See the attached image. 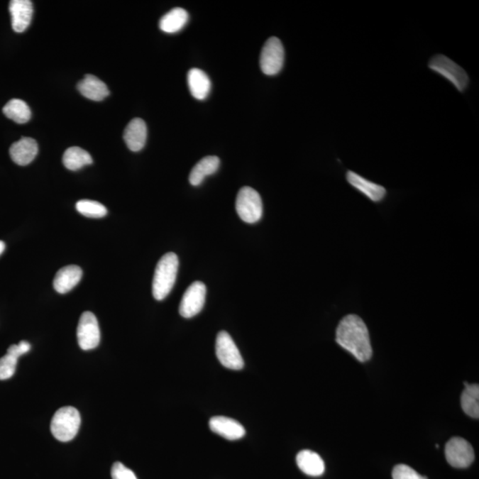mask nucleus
I'll return each instance as SVG.
<instances>
[{"instance_id": "f257e3e1", "label": "nucleus", "mask_w": 479, "mask_h": 479, "mask_svg": "<svg viewBox=\"0 0 479 479\" xmlns=\"http://www.w3.org/2000/svg\"><path fill=\"white\" fill-rule=\"evenodd\" d=\"M336 341L358 361L370 360L373 351L368 329L358 316L347 315L340 321L336 329Z\"/></svg>"}, {"instance_id": "f03ea898", "label": "nucleus", "mask_w": 479, "mask_h": 479, "mask_svg": "<svg viewBox=\"0 0 479 479\" xmlns=\"http://www.w3.org/2000/svg\"><path fill=\"white\" fill-rule=\"evenodd\" d=\"M179 264V258L173 252L163 255L160 259L156 265L152 285L153 296L156 300L165 299L173 289Z\"/></svg>"}, {"instance_id": "7ed1b4c3", "label": "nucleus", "mask_w": 479, "mask_h": 479, "mask_svg": "<svg viewBox=\"0 0 479 479\" xmlns=\"http://www.w3.org/2000/svg\"><path fill=\"white\" fill-rule=\"evenodd\" d=\"M80 424V414L76 408L62 407L53 415L51 422V432L59 441H70L77 436Z\"/></svg>"}, {"instance_id": "20e7f679", "label": "nucleus", "mask_w": 479, "mask_h": 479, "mask_svg": "<svg viewBox=\"0 0 479 479\" xmlns=\"http://www.w3.org/2000/svg\"><path fill=\"white\" fill-rule=\"evenodd\" d=\"M236 208L238 216L244 222L254 224L262 218V199L252 187H243L238 192Z\"/></svg>"}, {"instance_id": "39448f33", "label": "nucleus", "mask_w": 479, "mask_h": 479, "mask_svg": "<svg viewBox=\"0 0 479 479\" xmlns=\"http://www.w3.org/2000/svg\"><path fill=\"white\" fill-rule=\"evenodd\" d=\"M429 67L448 80L458 91L463 92L467 88L470 79L466 71L448 57L443 55H435L429 60Z\"/></svg>"}, {"instance_id": "423d86ee", "label": "nucleus", "mask_w": 479, "mask_h": 479, "mask_svg": "<svg viewBox=\"0 0 479 479\" xmlns=\"http://www.w3.org/2000/svg\"><path fill=\"white\" fill-rule=\"evenodd\" d=\"M216 354L220 363L226 368L241 370L244 367L240 351L232 337L226 331L219 332L216 336Z\"/></svg>"}, {"instance_id": "0eeeda50", "label": "nucleus", "mask_w": 479, "mask_h": 479, "mask_svg": "<svg viewBox=\"0 0 479 479\" xmlns=\"http://www.w3.org/2000/svg\"><path fill=\"white\" fill-rule=\"evenodd\" d=\"M285 51L282 43L278 38L268 39L261 51L260 67L263 73L268 76H275L282 70Z\"/></svg>"}, {"instance_id": "6e6552de", "label": "nucleus", "mask_w": 479, "mask_h": 479, "mask_svg": "<svg viewBox=\"0 0 479 479\" xmlns=\"http://www.w3.org/2000/svg\"><path fill=\"white\" fill-rule=\"evenodd\" d=\"M77 342L82 350L95 349L101 341L98 319L91 312H84L81 315L77 326Z\"/></svg>"}, {"instance_id": "1a4fd4ad", "label": "nucleus", "mask_w": 479, "mask_h": 479, "mask_svg": "<svg viewBox=\"0 0 479 479\" xmlns=\"http://www.w3.org/2000/svg\"><path fill=\"white\" fill-rule=\"evenodd\" d=\"M445 453L447 463L453 468H468L475 459L473 447L459 436H454L446 443Z\"/></svg>"}, {"instance_id": "9d476101", "label": "nucleus", "mask_w": 479, "mask_h": 479, "mask_svg": "<svg viewBox=\"0 0 479 479\" xmlns=\"http://www.w3.org/2000/svg\"><path fill=\"white\" fill-rule=\"evenodd\" d=\"M206 298V286L202 282H194L187 287L180 305V314L186 319L193 318L202 310Z\"/></svg>"}, {"instance_id": "9b49d317", "label": "nucleus", "mask_w": 479, "mask_h": 479, "mask_svg": "<svg viewBox=\"0 0 479 479\" xmlns=\"http://www.w3.org/2000/svg\"><path fill=\"white\" fill-rule=\"evenodd\" d=\"M209 425L213 432L229 440L240 439L246 434V431L239 422L226 417H212Z\"/></svg>"}, {"instance_id": "f8f14e48", "label": "nucleus", "mask_w": 479, "mask_h": 479, "mask_svg": "<svg viewBox=\"0 0 479 479\" xmlns=\"http://www.w3.org/2000/svg\"><path fill=\"white\" fill-rule=\"evenodd\" d=\"M9 11L13 31L21 33L26 31L33 16V5L30 0H12Z\"/></svg>"}, {"instance_id": "ddd939ff", "label": "nucleus", "mask_w": 479, "mask_h": 479, "mask_svg": "<svg viewBox=\"0 0 479 479\" xmlns=\"http://www.w3.org/2000/svg\"><path fill=\"white\" fill-rule=\"evenodd\" d=\"M10 156L18 165H30L37 156L38 145L37 141L32 138H21L10 148Z\"/></svg>"}, {"instance_id": "4468645a", "label": "nucleus", "mask_w": 479, "mask_h": 479, "mask_svg": "<svg viewBox=\"0 0 479 479\" xmlns=\"http://www.w3.org/2000/svg\"><path fill=\"white\" fill-rule=\"evenodd\" d=\"M147 124L141 119L131 121L124 130L123 140L131 151H141L147 141Z\"/></svg>"}, {"instance_id": "2eb2a0df", "label": "nucleus", "mask_w": 479, "mask_h": 479, "mask_svg": "<svg viewBox=\"0 0 479 479\" xmlns=\"http://www.w3.org/2000/svg\"><path fill=\"white\" fill-rule=\"evenodd\" d=\"M83 271L77 265H67L57 272L53 280V287L60 294H66L79 283Z\"/></svg>"}, {"instance_id": "dca6fc26", "label": "nucleus", "mask_w": 479, "mask_h": 479, "mask_svg": "<svg viewBox=\"0 0 479 479\" xmlns=\"http://www.w3.org/2000/svg\"><path fill=\"white\" fill-rule=\"evenodd\" d=\"M347 181L357 190L364 194L365 197L373 202H380L385 198L386 194L385 188L378 184L371 182L365 177L358 175L353 172H347Z\"/></svg>"}, {"instance_id": "f3484780", "label": "nucleus", "mask_w": 479, "mask_h": 479, "mask_svg": "<svg viewBox=\"0 0 479 479\" xmlns=\"http://www.w3.org/2000/svg\"><path fill=\"white\" fill-rule=\"evenodd\" d=\"M78 91L85 98L94 101H101L109 95V90L104 82L94 75L88 74L77 84Z\"/></svg>"}, {"instance_id": "a211bd4d", "label": "nucleus", "mask_w": 479, "mask_h": 479, "mask_svg": "<svg viewBox=\"0 0 479 479\" xmlns=\"http://www.w3.org/2000/svg\"><path fill=\"white\" fill-rule=\"evenodd\" d=\"M187 84L192 96L199 101L207 98L211 92V82L204 70H190L187 74Z\"/></svg>"}, {"instance_id": "6ab92c4d", "label": "nucleus", "mask_w": 479, "mask_h": 479, "mask_svg": "<svg viewBox=\"0 0 479 479\" xmlns=\"http://www.w3.org/2000/svg\"><path fill=\"white\" fill-rule=\"evenodd\" d=\"M297 464L301 471L311 477H319L325 471V463L317 453L303 450L297 453Z\"/></svg>"}, {"instance_id": "aec40b11", "label": "nucleus", "mask_w": 479, "mask_h": 479, "mask_svg": "<svg viewBox=\"0 0 479 479\" xmlns=\"http://www.w3.org/2000/svg\"><path fill=\"white\" fill-rule=\"evenodd\" d=\"M220 160L218 156L209 155L199 161L192 169L189 175V182L192 186H199L206 177L212 175L219 170Z\"/></svg>"}, {"instance_id": "412c9836", "label": "nucleus", "mask_w": 479, "mask_h": 479, "mask_svg": "<svg viewBox=\"0 0 479 479\" xmlns=\"http://www.w3.org/2000/svg\"><path fill=\"white\" fill-rule=\"evenodd\" d=\"M189 16L186 10L176 7L165 14L159 21L160 30L165 33H176L186 26Z\"/></svg>"}, {"instance_id": "4be33fe9", "label": "nucleus", "mask_w": 479, "mask_h": 479, "mask_svg": "<svg viewBox=\"0 0 479 479\" xmlns=\"http://www.w3.org/2000/svg\"><path fill=\"white\" fill-rule=\"evenodd\" d=\"M465 389L461 393V404L464 413L472 418L479 417V386L464 382Z\"/></svg>"}, {"instance_id": "5701e85b", "label": "nucleus", "mask_w": 479, "mask_h": 479, "mask_svg": "<svg viewBox=\"0 0 479 479\" xmlns=\"http://www.w3.org/2000/svg\"><path fill=\"white\" fill-rule=\"evenodd\" d=\"M62 162L67 170H77L85 165H92V158L83 148L71 147L64 153Z\"/></svg>"}, {"instance_id": "b1692460", "label": "nucleus", "mask_w": 479, "mask_h": 479, "mask_svg": "<svg viewBox=\"0 0 479 479\" xmlns=\"http://www.w3.org/2000/svg\"><path fill=\"white\" fill-rule=\"evenodd\" d=\"M3 112L9 119L20 124L26 123L31 119L30 106L19 99H13L7 102L4 106Z\"/></svg>"}, {"instance_id": "393cba45", "label": "nucleus", "mask_w": 479, "mask_h": 479, "mask_svg": "<svg viewBox=\"0 0 479 479\" xmlns=\"http://www.w3.org/2000/svg\"><path fill=\"white\" fill-rule=\"evenodd\" d=\"M77 211L87 218H103L108 213V209L101 202L92 200L78 201L76 204Z\"/></svg>"}, {"instance_id": "a878e982", "label": "nucleus", "mask_w": 479, "mask_h": 479, "mask_svg": "<svg viewBox=\"0 0 479 479\" xmlns=\"http://www.w3.org/2000/svg\"><path fill=\"white\" fill-rule=\"evenodd\" d=\"M18 358L6 353L0 358V380H7L14 375L17 367Z\"/></svg>"}, {"instance_id": "bb28decb", "label": "nucleus", "mask_w": 479, "mask_h": 479, "mask_svg": "<svg viewBox=\"0 0 479 479\" xmlns=\"http://www.w3.org/2000/svg\"><path fill=\"white\" fill-rule=\"evenodd\" d=\"M393 479H428L424 475L417 473V471L407 465L400 464L394 467L392 470Z\"/></svg>"}, {"instance_id": "cd10ccee", "label": "nucleus", "mask_w": 479, "mask_h": 479, "mask_svg": "<svg viewBox=\"0 0 479 479\" xmlns=\"http://www.w3.org/2000/svg\"><path fill=\"white\" fill-rule=\"evenodd\" d=\"M112 479H138L133 470L124 466L123 463H115L111 468Z\"/></svg>"}, {"instance_id": "c85d7f7f", "label": "nucleus", "mask_w": 479, "mask_h": 479, "mask_svg": "<svg viewBox=\"0 0 479 479\" xmlns=\"http://www.w3.org/2000/svg\"><path fill=\"white\" fill-rule=\"evenodd\" d=\"M31 349L30 343L27 341H21L18 344H13L7 350V353L13 355V357L19 358L21 355L26 354Z\"/></svg>"}, {"instance_id": "c756f323", "label": "nucleus", "mask_w": 479, "mask_h": 479, "mask_svg": "<svg viewBox=\"0 0 479 479\" xmlns=\"http://www.w3.org/2000/svg\"><path fill=\"white\" fill-rule=\"evenodd\" d=\"M6 248V244L4 243V241H0V255H2L4 250H5Z\"/></svg>"}]
</instances>
